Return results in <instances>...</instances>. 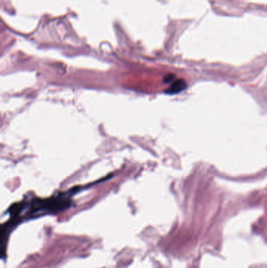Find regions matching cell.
Returning a JSON list of instances; mask_svg holds the SVG:
<instances>
[{
  "label": "cell",
  "mask_w": 267,
  "mask_h": 268,
  "mask_svg": "<svg viewBox=\"0 0 267 268\" xmlns=\"http://www.w3.org/2000/svg\"><path fill=\"white\" fill-rule=\"evenodd\" d=\"M186 84L184 80L183 79H177L172 82L171 86H169V89H167L166 93L169 94H176L180 92L183 91V89L186 88Z\"/></svg>",
  "instance_id": "obj_1"
},
{
  "label": "cell",
  "mask_w": 267,
  "mask_h": 268,
  "mask_svg": "<svg viewBox=\"0 0 267 268\" xmlns=\"http://www.w3.org/2000/svg\"><path fill=\"white\" fill-rule=\"evenodd\" d=\"M173 78L174 75L169 74V75H166V76L165 77V82H172V80H173Z\"/></svg>",
  "instance_id": "obj_2"
}]
</instances>
